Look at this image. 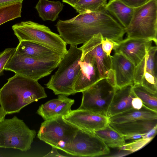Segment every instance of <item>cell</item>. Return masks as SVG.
<instances>
[{"label": "cell", "mask_w": 157, "mask_h": 157, "mask_svg": "<svg viewBox=\"0 0 157 157\" xmlns=\"http://www.w3.org/2000/svg\"><path fill=\"white\" fill-rule=\"evenodd\" d=\"M63 6V4L59 1L39 0L35 8L43 20L54 21L58 17Z\"/></svg>", "instance_id": "obj_22"}, {"label": "cell", "mask_w": 157, "mask_h": 157, "mask_svg": "<svg viewBox=\"0 0 157 157\" xmlns=\"http://www.w3.org/2000/svg\"><path fill=\"white\" fill-rule=\"evenodd\" d=\"M112 68L115 76L116 88L134 84L136 66L123 55L114 53L112 56Z\"/></svg>", "instance_id": "obj_15"}, {"label": "cell", "mask_w": 157, "mask_h": 157, "mask_svg": "<svg viewBox=\"0 0 157 157\" xmlns=\"http://www.w3.org/2000/svg\"><path fill=\"white\" fill-rule=\"evenodd\" d=\"M6 114L2 110L0 106V122L5 118Z\"/></svg>", "instance_id": "obj_40"}, {"label": "cell", "mask_w": 157, "mask_h": 157, "mask_svg": "<svg viewBox=\"0 0 157 157\" xmlns=\"http://www.w3.org/2000/svg\"><path fill=\"white\" fill-rule=\"evenodd\" d=\"M146 134H133L123 136L125 140H135L143 138Z\"/></svg>", "instance_id": "obj_36"}, {"label": "cell", "mask_w": 157, "mask_h": 157, "mask_svg": "<svg viewBox=\"0 0 157 157\" xmlns=\"http://www.w3.org/2000/svg\"><path fill=\"white\" fill-rule=\"evenodd\" d=\"M56 26L59 35L67 44H83L94 35L101 34L117 42L123 39L124 28L105 9L79 13L70 19L59 20Z\"/></svg>", "instance_id": "obj_1"}, {"label": "cell", "mask_w": 157, "mask_h": 157, "mask_svg": "<svg viewBox=\"0 0 157 157\" xmlns=\"http://www.w3.org/2000/svg\"><path fill=\"white\" fill-rule=\"evenodd\" d=\"M52 149L50 151L43 157H67V156L62 155L59 153L58 151L57 148L54 147H52Z\"/></svg>", "instance_id": "obj_35"}, {"label": "cell", "mask_w": 157, "mask_h": 157, "mask_svg": "<svg viewBox=\"0 0 157 157\" xmlns=\"http://www.w3.org/2000/svg\"><path fill=\"white\" fill-rule=\"evenodd\" d=\"M19 42L26 40L45 46L63 56L67 53V44L59 34L48 27L32 21H21L12 26Z\"/></svg>", "instance_id": "obj_4"}, {"label": "cell", "mask_w": 157, "mask_h": 157, "mask_svg": "<svg viewBox=\"0 0 157 157\" xmlns=\"http://www.w3.org/2000/svg\"><path fill=\"white\" fill-rule=\"evenodd\" d=\"M108 147L120 148L126 144L123 136L108 124L104 128L94 131Z\"/></svg>", "instance_id": "obj_23"}, {"label": "cell", "mask_w": 157, "mask_h": 157, "mask_svg": "<svg viewBox=\"0 0 157 157\" xmlns=\"http://www.w3.org/2000/svg\"><path fill=\"white\" fill-rule=\"evenodd\" d=\"M16 48L5 49L0 52V76L3 74L5 67L14 53Z\"/></svg>", "instance_id": "obj_31"}, {"label": "cell", "mask_w": 157, "mask_h": 157, "mask_svg": "<svg viewBox=\"0 0 157 157\" xmlns=\"http://www.w3.org/2000/svg\"><path fill=\"white\" fill-rule=\"evenodd\" d=\"M36 134L35 130L30 129L17 116L5 118L0 122V148L27 151L31 148Z\"/></svg>", "instance_id": "obj_7"}, {"label": "cell", "mask_w": 157, "mask_h": 157, "mask_svg": "<svg viewBox=\"0 0 157 157\" xmlns=\"http://www.w3.org/2000/svg\"><path fill=\"white\" fill-rule=\"evenodd\" d=\"M123 136L147 133L157 125V119H137L120 123H108Z\"/></svg>", "instance_id": "obj_18"}, {"label": "cell", "mask_w": 157, "mask_h": 157, "mask_svg": "<svg viewBox=\"0 0 157 157\" xmlns=\"http://www.w3.org/2000/svg\"><path fill=\"white\" fill-rule=\"evenodd\" d=\"M129 6L136 8L144 5L150 0H120Z\"/></svg>", "instance_id": "obj_33"}, {"label": "cell", "mask_w": 157, "mask_h": 157, "mask_svg": "<svg viewBox=\"0 0 157 157\" xmlns=\"http://www.w3.org/2000/svg\"><path fill=\"white\" fill-rule=\"evenodd\" d=\"M133 85L115 88L107 112L108 118L133 108L132 101L133 98L136 97L132 90Z\"/></svg>", "instance_id": "obj_17"}, {"label": "cell", "mask_w": 157, "mask_h": 157, "mask_svg": "<svg viewBox=\"0 0 157 157\" xmlns=\"http://www.w3.org/2000/svg\"><path fill=\"white\" fill-rule=\"evenodd\" d=\"M151 140L150 139L141 138L134 140L132 143L125 144L120 148L123 150L134 152L143 147Z\"/></svg>", "instance_id": "obj_30"}, {"label": "cell", "mask_w": 157, "mask_h": 157, "mask_svg": "<svg viewBox=\"0 0 157 157\" xmlns=\"http://www.w3.org/2000/svg\"><path fill=\"white\" fill-rule=\"evenodd\" d=\"M22 2H18L0 7V25L21 17Z\"/></svg>", "instance_id": "obj_25"}, {"label": "cell", "mask_w": 157, "mask_h": 157, "mask_svg": "<svg viewBox=\"0 0 157 157\" xmlns=\"http://www.w3.org/2000/svg\"><path fill=\"white\" fill-rule=\"evenodd\" d=\"M61 95V101L55 110L51 119L59 116L65 115L71 110V107L74 103L75 100L68 98L65 95Z\"/></svg>", "instance_id": "obj_28"}, {"label": "cell", "mask_w": 157, "mask_h": 157, "mask_svg": "<svg viewBox=\"0 0 157 157\" xmlns=\"http://www.w3.org/2000/svg\"><path fill=\"white\" fill-rule=\"evenodd\" d=\"M157 47L151 46L142 60L135 67L134 73L135 84H139L144 72H147L157 77Z\"/></svg>", "instance_id": "obj_21"}, {"label": "cell", "mask_w": 157, "mask_h": 157, "mask_svg": "<svg viewBox=\"0 0 157 157\" xmlns=\"http://www.w3.org/2000/svg\"><path fill=\"white\" fill-rule=\"evenodd\" d=\"M82 51L76 45H70L68 52L61 59L58 68L45 85L56 95L67 96L75 94V84L79 72V62Z\"/></svg>", "instance_id": "obj_3"}, {"label": "cell", "mask_w": 157, "mask_h": 157, "mask_svg": "<svg viewBox=\"0 0 157 157\" xmlns=\"http://www.w3.org/2000/svg\"><path fill=\"white\" fill-rule=\"evenodd\" d=\"M62 117L77 128L90 131L101 129L108 124L107 117L83 109L71 110Z\"/></svg>", "instance_id": "obj_12"}, {"label": "cell", "mask_w": 157, "mask_h": 157, "mask_svg": "<svg viewBox=\"0 0 157 157\" xmlns=\"http://www.w3.org/2000/svg\"><path fill=\"white\" fill-rule=\"evenodd\" d=\"M105 8L124 29L129 24L134 10L120 0H109Z\"/></svg>", "instance_id": "obj_19"}, {"label": "cell", "mask_w": 157, "mask_h": 157, "mask_svg": "<svg viewBox=\"0 0 157 157\" xmlns=\"http://www.w3.org/2000/svg\"><path fill=\"white\" fill-rule=\"evenodd\" d=\"M110 153L109 147L94 132L77 129L71 142V155L96 157Z\"/></svg>", "instance_id": "obj_10"}, {"label": "cell", "mask_w": 157, "mask_h": 157, "mask_svg": "<svg viewBox=\"0 0 157 157\" xmlns=\"http://www.w3.org/2000/svg\"><path fill=\"white\" fill-rule=\"evenodd\" d=\"M139 84L153 92L157 93V77L150 73L144 72L143 73Z\"/></svg>", "instance_id": "obj_29"}, {"label": "cell", "mask_w": 157, "mask_h": 157, "mask_svg": "<svg viewBox=\"0 0 157 157\" xmlns=\"http://www.w3.org/2000/svg\"><path fill=\"white\" fill-rule=\"evenodd\" d=\"M81 0H62V1L65 3L73 7L75 4Z\"/></svg>", "instance_id": "obj_39"}, {"label": "cell", "mask_w": 157, "mask_h": 157, "mask_svg": "<svg viewBox=\"0 0 157 157\" xmlns=\"http://www.w3.org/2000/svg\"><path fill=\"white\" fill-rule=\"evenodd\" d=\"M132 108L136 109H140L142 107L143 104L141 100L136 97L133 98L132 101Z\"/></svg>", "instance_id": "obj_34"}, {"label": "cell", "mask_w": 157, "mask_h": 157, "mask_svg": "<svg viewBox=\"0 0 157 157\" xmlns=\"http://www.w3.org/2000/svg\"><path fill=\"white\" fill-rule=\"evenodd\" d=\"M132 90L136 97L141 100L144 105L157 111V93L153 92L138 84H135L132 86Z\"/></svg>", "instance_id": "obj_24"}, {"label": "cell", "mask_w": 157, "mask_h": 157, "mask_svg": "<svg viewBox=\"0 0 157 157\" xmlns=\"http://www.w3.org/2000/svg\"><path fill=\"white\" fill-rule=\"evenodd\" d=\"M115 88L102 78L82 91L81 104L78 109L88 110L107 117Z\"/></svg>", "instance_id": "obj_9"}, {"label": "cell", "mask_w": 157, "mask_h": 157, "mask_svg": "<svg viewBox=\"0 0 157 157\" xmlns=\"http://www.w3.org/2000/svg\"><path fill=\"white\" fill-rule=\"evenodd\" d=\"M60 60H40L14 52L4 70L38 81L50 74L58 67Z\"/></svg>", "instance_id": "obj_8"}, {"label": "cell", "mask_w": 157, "mask_h": 157, "mask_svg": "<svg viewBox=\"0 0 157 157\" xmlns=\"http://www.w3.org/2000/svg\"><path fill=\"white\" fill-rule=\"evenodd\" d=\"M153 42L148 39L126 37L117 42L113 50L114 53L123 55L136 66L152 46Z\"/></svg>", "instance_id": "obj_13"}, {"label": "cell", "mask_w": 157, "mask_h": 157, "mask_svg": "<svg viewBox=\"0 0 157 157\" xmlns=\"http://www.w3.org/2000/svg\"><path fill=\"white\" fill-rule=\"evenodd\" d=\"M108 123H120L137 119H157V111L143 105L140 109L133 108L108 118Z\"/></svg>", "instance_id": "obj_20"}, {"label": "cell", "mask_w": 157, "mask_h": 157, "mask_svg": "<svg viewBox=\"0 0 157 157\" xmlns=\"http://www.w3.org/2000/svg\"><path fill=\"white\" fill-rule=\"evenodd\" d=\"M107 0H81L73 7L79 13L95 12L105 8Z\"/></svg>", "instance_id": "obj_26"}, {"label": "cell", "mask_w": 157, "mask_h": 157, "mask_svg": "<svg viewBox=\"0 0 157 157\" xmlns=\"http://www.w3.org/2000/svg\"><path fill=\"white\" fill-rule=\"evenodd\" d=\"M125 30L127 37L150 40L157 45V0H150L135 8L131 21Z\"/></svg>", "instance_id": "obj_5"}, {"label": "cell", "mask_w": 157, "mask_h": 157, "mask_svg": "<svg viewBox=\"0 0 157 157\" xmlns=\"http://www.w3.org/2000/svg\"><path fill=\"white\" fill-rule=\"evenodd\" d=\"M117 42L107 38L103 37L101 40L102 48L103 51L108 56H111V51L113 49Z\"/></svg>", "instance_id": "obj_32"}, {"label": "cell", "mask_w": 157, "mask_h": 157, "mask_svg": "<svg viewBox=\"0 0 157 157\" xmlns=\"http://www.w3.org/2000/svg\"><path fill=\"white\" fill-rule=\"evenodd\" d=\"M15 52L42 60H60L63 57L59 53L45 46L26 40L19 42Z\"/></svg>", "instance_id": "obj_16"}, {"label": "cell", "mask_w": 157, "mask_h": 157, "mask_svg": "<svg viewBox=\"0 0 157 157\" xmlns=\"http://www.w3.org/2000/svg\"><path fill=\"white\" fill-rule=\"evenodd\" d=\"M157 125L149 131L144 136L143 138L150 139L152 140L157 133Z\"/></svg>", "instance_id": "obj_37"}, {"label": "cell", "mask_w": 157, "mask_h": 157, "mask_svg": "<svg viewBox=\"0 0 157 157\" xmlns=\"http://www.w3.org/2000/svg\"><path fill=\"white\" fill-rule=\"evenodd\" d=\"M61 99V95H59L57 98L49 100L40 105L36 113L41 116L44 121L51 119L55 110L60 103Z\"/></svg>", "instance_id": "obj_27"}, {"label": "cell", "mask_w": 157, "mask_h": 157, "mask_svg": "<svg viewBox=\"0 0 157 157\" xmlns=\"http://www.w3.org/2000/svg\"><path fill=\"white\" fill-rule=\"evenodd\" d=\"M103 37L100 33L95 35L80 48L82 53L88 54L94 58L101 78H106L116 88L115 74L112 68V56L107 55L102 48Z\"/></svg>", "instance_id": "obj_11"}, {"label": "cell", "mask_w": 157, "mask_h": 157, "mask_svg": "<svg viewBox=\"0 0 157 157\" xmlns=\"http://www.w3.org/2000/svg\"><path fill=\"white\" fill-rule=\"evenodd\" d=\"M23 0H0V7L7 5L13 3L23 2Z\"/></svg>", "instance_id": "obj_38"}, {"label": "cell", "mask_w": 157, "mask_h": 157, "mask_svg": "<svg viewBox=\"0 0 157 157\" xmlns=\"http://www.w3.org/2000/svg\"><path fill=\"white\" fill-rule=\"evenodd\" d=\"M79 64L80 69L74 86L75 94L82 92L102 79L94 59L90 55L82 53Z\"/></svg>", "instance_id": "obj_14"}, {"label": "cell", "mask_w": 157, "mask_h": 157, "mask_svg": "<svg viewBox=\"0 0 157 157\" xmlns=\"http://www.w3.org/2000/svg\"><path fill=\"white\" fill-rule=\"evenodd\" d=\"M78 129L65 121L62 116H59L42 123L37 137L70 155L71 142Z\"/></svg>", "instance_id": "obj_6"}, {"label": "cell", "mask_w": 157, "mask_h": 157, "mask_svg": "<svg viewBox=\"0 0 157 157\" xmlns=\"http://www.w3.org/2000/svg\"><path fill=\"white\" fill-rule=\"evenodd\" d=\"M0 89V106L6 114L19 113L25 106L47 96L38 81L15 74Z\"/></svg>", "instance_id": "obj_2"}]
</instances>
